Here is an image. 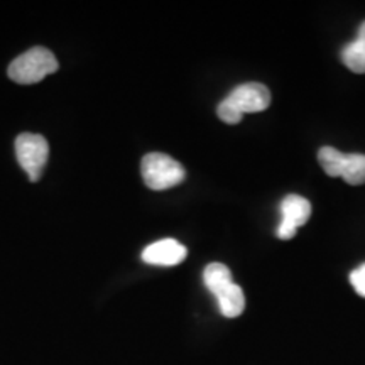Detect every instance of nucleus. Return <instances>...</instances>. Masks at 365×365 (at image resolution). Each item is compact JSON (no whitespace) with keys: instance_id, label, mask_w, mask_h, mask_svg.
I'll list each match as a JSON object with an SVG mask.
<instances>
[{"instance_id":"obj_1","label":"nucleus","mask_w":365,"mask_h":365,"mask_svg":"<svg viewBox=\"0 0 365 365\" xmlns=\"http://www.w3.org/2000/svg\"><path fill=\"white\" fill-rule=\"evenodd\" d=\"M58 68L59 65L56 56L49 49L36 46V48H31L29 51L14 59L9 65L7 75L16 83L33 85L44 80L46 76L51 75Z\"/></svg>"},{"instance_id":"obj_2","label":"nucleus","mask_w":365,"mask_h":365,"mask_svg":"<svg viewBox=\"0 0 365 365\" xmlns=\"http://www.w3.org/2000/svg\"><path fill=\"white\" fill-rule=\"evenodd\" d=\"M145 186L150 190H168L178 186L186 178L185 168L176 159L163 153L145 154L140 164Z\"/></svg>"},{"instance_id":"obj_3","label":"nucleus","mask_w":365,"mask_h":365,"mask_svg":"<svg viewBox=\"0 0 365 365\" xmlns=\"http://www.w3.org/2000/svg\"><path fill=\"white\" fill-rule=\"evenodd\" d=\"M16 156L29 180L39 181L49 158V144L41 134H21L16 139Z\"/></svg>"},{"instance_id":"obj_4","label":"nucleus","mask_w":365,"mask_h":365,"mask_svg":"<svg viewBox=\"0 0 365 365\" xmlns=\"http://www.w3.org/2000/svg\"><path fill=\"white\" fill-rule=\"evenodd\" d=\"M281 213L282 220L277 227V237L281 240H289L312 217V203L299 195H289L281 202Z\"/></svg>"},{"instance_id":"obj_5","label":"nucleus","mask_w":365,"mask_h":365,"mask_svg":"<svg viewBox=\"0 0 365 365\" xmlns=\"http://www.w3.org/2000/svg\"><path fill=\"white\" fill-rule=\"evenodd\" d=\"M227 100H230L239 108L242 115L244 113L262 112L271 105V91L262 83H244L237 86L228 95Z\"/></svg>"},{"instance_id":"obj_6","label":"nucleus","mask_w":365,"mask_h":365,"mask_svg":"<svg viewBox=\"0 0 365 365\" xmlns=\"http://www.w3.org/2000/svg\"><path fill=\"white\" fill-rule=\"evenodd\" d=\"M188 255V250L175 239H163L143 250V261L150 266H178Z\"/></svg>"},{"instance_id":"obj_7","label":"nucleus","mask_w":365,"mask_h":365,"mask_svg":"<svg viewBox=\"0 0 365 365\" xmlns=\"http://www.w3.org/2000/svg\"><path fill=\"white\" fill-rule=\"evenodd\" d=\"M218 301V308L225 318H237L244 313L245 309V294L242 287L235 282L222 289L220 293L215 294Z\"/></svg>"},{"instance_id":"obj_8","label":"nucleus","mask_w":365,"mask_h":365,"mask_svg":"<svg viewBox=\"0 0 365 365\" xmlns=\"http://www.w3.org/2000/svg\"><path fill=\"white\" fill-rule=\"evenodd\" d=\"M203 281L205 286L208 287V291L213 296L220 293L222 289H225L227 286H230L234 279H232V272L225 264L222 262H212L205 267L203 272Z\"/></svg>"},{"instance_id":"obj_9","label":"nucleus","mask_w":365,"mask_h":365,"mask_svg":"<svg viewBox=\"0 0 365 365\" xmlns=\"http://www.w3.org/2000/svg\"><path fill=\"white\" fill-rule=\"evenodd\" d=\"M345 156L346 154H341L339 149L331 148V145H325V148L318 150L319 166L323 168V171H325L328 176H333V178L341 176V170H344V164H345Z\"/></svg>"},{"instance_id":"obj_10","label":"nucleus","mask_w":365,"mask_h":365,"mask_svg":"<svg viewBox=\"0 0 365 365\" xmlns=\"http://www.w3.org/2000/svg\"><path fill=\"white\" fill-rule=\"evenodd\" d=\"M349 185H364L365 182V156L364 154H346L341 176Z\"/></svg>"},{"instance_id":"obj_11","label":"nucleus","mask_w":365,"mask_h":365,"mask_svg":"<svg viewBox=\"0 0 365 365\" xmlns=\"http://www.w3.org/2000/svg\"><path fill=\"white\" fill-rule=\"evenodd\" d=\"M341 59L350 71L359 73V75L365 73V46L357 43V41H352L345 46L344 51H341Z\"/></svg>"},{"instance_id":"obj_12","label":"nucleus","mask_w":365,"mask_h":365,"mask_svg":"<svg viewBox=\"0 0 365 365\" xmlns=\"http://www.w3.org/2000/svg\"><path fill=\"white\" fill-rule=\"evenodd\" d=\"M217 112H218V117H220L225 124H239L242 120V113L239 112V108H237L235 105L227 98L218 105Z\"/></svg>"},{"instance_id":"obj_13","label":"nucleus","mask_w":365,"mask_h":365,"mask_svg":"<svg viewBox=\"0 0 365 365\" xmlns=\"http://www.w3.org/2000/svg\"><path fill=\"white\" fill-rule=\"evenodd\" d=\"M350 284L354 286V289L357 291V294L365 298V264L359 266L355 271L350 272Z\"/></svg>"},{"instance_id":"obj_14","label":"nucleus","mask_w":365,"mask_h":365,"mask_svg":"<svg viewBox=\"0 0 365 365\" xmlns=\"http://www.w3.org/2000/svg\"><path fill=\"white\" fill-rule=\"evenodd\" d=\"M357 43H360L362 46H365V22L362 26H360V29H359V34H357Z\"/></svg>"}]
</instances>
